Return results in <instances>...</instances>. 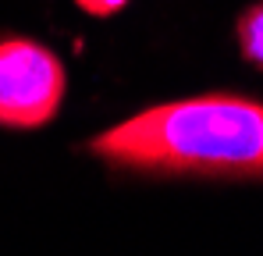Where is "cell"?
<instances>
[{
    "mask_svg": "<svg viewBox=\"0 0 263 256\" xmlns=\"http://www.w3.org/2000/svg\"><path fill=\"white\" fill-rule=\"evenodd\" d=\"M64 100V64L32 40H0V125L40 128Z\"/></svg>",
    "mask_w": 263,
    "mask_h": 256,
    "instance_id": "7a4b0ae2",
    "label": "cell"
},
{
    "mask_svg": "<svg viewBox=\"0 0 263 256\" xmlns=\"http://www.w3.org/2000/svg\"><path fill=\"white\" fill-rule=\"evenodd\" d=\"M89 153L149 174L263 178V103L231 93L157 103L100 132Z\"/></svg>",
    "mask_w": 263,
    "mask_h": 256,
    "instance_id": "6da1fadb",
    "label": "cell"
},
{
    "mask_svg": "<svg viewBox=\"0 0 263 256\" xmlns=\"http://www.w3.org/2000/svg\"><path fill=\"white\" fill-rule=\"evenodd\" d=\"M86 14H92V18H110V14H118L128 0H75Z\"/></svg>",
    "mask_w": 263,
    "mask_h": 256,
    "instance_id": "277c9868",
    "label": "cell"
},
{
    "mask_svg": "<svg viewBox=\"0 0 263 256\" xmlns=\"http://www.w3.org/2000/svg\"><path fill=\"white\" fill-rule=\"evenodd\" d=\"M238 46H242V57L263 71V0L242 11V18H238Z\"/></svg>",
    "mask_w": 263,
    "mask_h": 256,
    "instance_id": "3957f363",
    "label": "cell"
}]
</instances>
